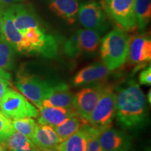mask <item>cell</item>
<instances>
[{"label": "cell", "instance_id": "obj_36", "mask_svg": "<svg viewBox=\"0 0 151 151\" xmlns=\"http://www.w3.org/2000/svg\"><path fill=\"white\" fill-rule=\"evenodd\" d=\"M43 151H58L57 150H43Z\"/></svg>", "mask_w": 151, "mask_h": 151}, {"label": "cell", "instance_id": "obj_19", "mask_svg": "<svg viewBox=\"0 0 151 151\" xmlns=\"http://www.w3.org/2000/svg\"><path fill=\"white\" fill-rule=\"evenodd\" d=\"M87 137L86 134L79 129L58 146V151H86Z\"/></svg>", "mask_w": 151, "mask_h": 151}, {"label": "cell", "instance_id": "obj_25", "mask_svg": "<svg viewBox=\"0 0 151 151\" xmlns=\"http://www.w3.org/2000/svg\"><path fill=\"white\" fill-rule=\"evenodd\" d=\"M12 123L15 131L20 132L29 139H31L37 124L32 118L16 119L12 120Z\"/></svg>", "mask_w": 151, "mask_h": 151}, {"label": "cell", "instance_id": "obj_7", "mask_svg": "<svg viewBox=\"0 0 151 151\" xmlns=\"http://www.w3.org/2000/svg\"><path fill=\"white\" fill-rule=\"evenodd\" d=\"M78 19L86 27L97 31L99 34L107 29V20L102 4L90 1L82 4L78 8Z\"/></svg>", "mask_w": 151, "mask_h": 151}, {"label": "cell", "instance_id": "obj_26", "mask_svg": "<svg viewBox=\"0 0 151 151\" xmlns=\"http://www.w3.org/2000/svg\"><path fill=\"white\" fill-rule=\"evenodd\" d=\"M14 131L12 120L0 113V143L4 142Z\"/></svg>", "mask_w": 151, "mask_h": 151}, {"label": "cell", "instance_id": "obj_37", "mask_svg": "<svg viewBox=\"0 0 151 151\" xmlns=\"http://www.w3.org/2000/svg\"><path fill=\"white\" fill-rule=\"evenodd\" d=\"M10 151H16V150H10Z\"/></svg>", "mask_w": 151, "mask_h": 151}, {"label": "cell", "instance_id": "obj_17", "mask_svg": "<svg viewBox=\"0 0 151 151\" xmlns=\"http://www.w3.org/2000/svg\"><path fill=\"white\" fill-rule=\"evenodd\" d=\"M48 8L57 16L72 24L76 20L79 6L77 0H51Z\"/></svg>", "mask_w": 151, "mask_h": 151}, {"label": "cell", "instance_id": "obj_22", "mask_svg": "<svg viewBox=\"0 0 151 151\" xmlns=\"http://www.w3.org/2000/svg\"><path fill=\"white\" fill-rule=\"evenodd\" d=\"M15 48L6 41L2 34L0 35V68L11 70L14 65Z\"/></svg>", "mask_w": 151, "mask_h": 151}, {"label": "cell", "instance_id": "obj_13", "mask_svg": "<svg viewBox=\"0 0 151 151\" xmlns=\"http://www.w3.org/2000/svg\"><path fill=\"white\" fill-rule=\"evenodd\" d=\"M39 111L38 123L48 124L52 127L63 123L70 117L78 115L74 109L61 107L41 106L39 108Z\"/></svg>", "mask_w": 151, "mask_h": 151}, {"label": "cell", "instance_id": "obj_34", "mask_svg": "<svg viewBox=\"0 0 151 151\" xmlns=\"http://www.w3.org/2000/svg\"><path fill=\"white\" fill-rule=\"evenodd\" d=\"M148 102L149 104L151 103V90H149L148 94Z\"/></svg>", "mask_w": 151, "mask_h": 151}, {"label": "cell", "instance_id": "obj_21", "mask_svg": "<svg viewBox=\"0 0 151 151\" xmlns=\"http://www.w3.org/2000/svg\"><path fill=\"white\" fill-rule=\"evenodd\" d=\"M6 150H27L35 146L31 139L24 136L20 132L14 131L6 140L0 143Z\"/></svg>", "mask_w": 151, "mask_h": 151}, {"label": "cell", "instance_id": "obj_1", "mask_svg": "<svg viewBox=\"0 0 151 151\" xmlns=\"http://www.w3.org/2000/svg\"><path fill=\"white\" fill-rule=\"evenodd\" d=\"M116 94V117L120 125L130 129L143 127L148 119V106L139 84L130 80Z\"/></svg>", "mask_w": 151, "mask_h": 151}, {"label": "cell", "instance_id": "obj_3", "mask_svg": "<svg viewBox=\"0 0 151 151\" xmlns=\"http://www.w3.org/2000/svg\"><path fill=\"white\" fill-rule=\"evenodd\" d=\"M0 111L4 116L11 120L37 118L39 116V109L22 94L12 88H8L0 101Z\"/></svg>", "mask_w": 151, "mask_h": 151}, {"label": "cell", "instance_id": "obj_2", "mask_svg": "<svg viewBox=\"0 0 151 151\" xmlns=\"http://www.w3.org/2000/svg\"><path fill=\"white\" fill-rule=\"evenodd\" d=\"M129 38L121 28H116L104 37L101 43L103 64L110 71L125 63L129 50Z\"/></svg>", "mask_w": 151, "mask_h": 151}, {"label": "cell", "instance_id": "obj_12", "mask_svg": "<svg viewBox=\"0 0 151 151\" xmlns=\"http://www.w3.org/2000/svg\"><path fill=\"white\" fill-rule=\"evenodd\" d=\"M30 139L33 144L41 151L57 150L62 142L53 127L48 124L39 123H37Z\"/></svg>", "mask_w": 151, "mask_h": 151}, {"label": "cell", "instance_id": "obj_14", "mask_svg": "<svg viewBox=\"0 0 151 151\" xmlns=\"http://www.w3.org/2000/svg\"><path fill=\"white\" fill-rule=\"evenodd\" d=\"M1 15L3 18L1 34L6 41L12 45L15 50L21 53L27 54V46L24 37L15 25L10 11L8 9Z\"/></svg>", "mask_w": 151, "mask_h": 151}, {"label": "cell", "instance_id": "obj_30", "mask_svg": "<svg viewBox=\"0 0 151 151\" xmlns=\"http://www.w3.org/2000/svg\"><path fill=\"white\" fill-rule=\"evenodd\" d=\"M9 86V81L5 78H0V101L2 99Z\"/></svg>", "mask_w": 151, "mask_h": 151}, {"label": "cell", "instance_id": "obj_32", "mask_svg": "<svg viewBox=\"0 0 151 151\" xmlns=\"http://www.w3.org/2000/svg\"><path fill=\"white\" fill-rule=\"evenodd\" d=\"M16 151H41L40 149L37 148L36 146H34L33 148L27 149V150H16Z\"/></svg>", "mask_w": 151, "mask_h": 151}, {"label": "cell", "instance_id": "obj_29", "mask_svg": "<svg viewBox=\"0 0 151 151\" xmlns=\"http://www.w3.org/2000/svg\"><path fill=\"white\" fill-rule=\"evenodd\" d=\"M23 1L24 0H0V14H2L12 6Z\"/></svg>", "mask_w": 151, "mask_h": 151}, {"label": "cell", "instance_id": "obj_27", "mask_svg": "<svg viewBox=\"0 0 151 151\" xmlns=\"http://www.w3.org/2000/svg\"><path fill=\"white\" fill-rule=\"evenodd\" d=\"M65 52L71 58H76L81 54L76 32L73 34L70 39L66 42L65 45Z\"/></svg>", "mask_w": 151, "mask_h": 151}, {"label": "cell", "instance_id": "obj_9", "mask_svg": "<svg viewBox=\"0 0 151 151\" xmlns=\"http://www.w3.org/2000/svg\"><path fill=\"white\" fill-rule=\"evenodd\" d=\"M98 140L103 151H129L132 145L129 135L111 126L99 132Z\"/></svg>", "mask_w": 151, "mask_h": 151}, {"label": "cell", "instance_id": "obj_31", "mask_svg": "<svg viewBox=\"0 0 151 151\" xmlns=\"http://www.w3.org/2000/svg\"><path fill=\"white\" fill-rule=\"evenodd\" d=\"M0 78H5V79H6V80L10 81L11 80V75L9 73L6 72L4 69H1V68H0Z\"/></svg>", "mask_w": 151, "mask_h": 151}, {"label": "cell", "instance_id": "obj_23", "mask_svg": "<svg viewBox=\"0 0 151 151\" xmlns=\"http://www.w3.org/2000/svg\"><path fill=\"white\" fill-rule=\"evenodd\" d=\"M151 0H136L135 14L137 26L143 31L148 24L151 17Z\"/></svg>", "mask_w": 151, "mask_h": 151}, {"label": "cell", "instance_id": "obj_8", "mask_svg": "<svg viewBox=\"0 0 151 151\" xmlns=\"http://www.w3.org/2000/svg\"><path fill=\"white\" fill-rule=\"evenodd\" d=\"M105 88L104 86L85 88L74 95L73 108L81 118L88 121Z\"/></svg>", "mask_w": 151, "mask_h": 151}, {"label": "cell", "instance_id": "obj_10", "mask_svg": "<svg viewBox=\"0 0 151 151\" xmlns=\"http://www.w3.org/2000/svg\"><path fill=\"white\" fill-rule=\"evenodd\" d=\"M127 58L132 65L143 67L151 60V40L148 36L135 35L129 39Z\"/></svg>", "mask_w": 151, "mask_h": 151}, {"label": "cell", "instance_id": "obj_4", "mask_svg": "<svg viewBox=\"0 0 151 151\" xmlns=\"http://www.w3.org/2000/svg\"><path fill=\"white\" fill-rule=\"evenodd\" d=\"M116 94L112 88L106 87L97 106L90 115L88 123L99 131L111 126L116 116Z\"/></svg>", "mask_w": 151, "mask_h": 151}, {"label": "cell", "instance_id": "obj_35", "mask_svg": "<svg viewBox=\"0 0 151 151\" xmlns=\"http://www.w3.org/2000/svg\"><path fill=\"white\" fill-rule=\"evenodd\" d=\"M0 151H7V150L4 147H3L1 144H0Z\"/></svg>", "mask_w": 151, "mask_h": 151}, {"label": "cell", "instance_id": "obj_15", "mask_svg": "<svg viewBox=\"0 0 151 151\" xmlns=\"http://www.w3.org/2000/svg\"><path fill=\"white\" fill-rule=\"evenodd\" d=\"M9 10L12 15L15 25L22 35L29 28L41 27L33 11L25 5L16 4Z\"/></svg>", "mask_w": 151, "mask_h": 151}, {"label": "cell", "instance_id": "obj_20", "mask_svg": "<svg viewBox=\"0 0 151 151\" xmlns=\"http://www.w3.org/2000/svg\"><path fill=\"white\" fill-rule=\"evenodd\" d=\"M86 122H87L86 120L81 118L78 115H76L70 117L63 123L53 128L60 140L63 141L78 131L82 124Z\"/></svg>", "mask_w": 151, "mask_h": 151}, {"label": "cell", "instance_id": "obj_38", "mask_svg": "<svg viewBox=\"0 0 151 151\" xmlns=\"http://www.w3.org/2000/svg\"><path fill=\"white\" fill-rule=\"evenodd\" d=\"M0 113H1V111H0Z\"/></svg>", "mask_w": 151, "mask_h": 151}, {"label": "cell", "instance_id": "obj_18", "mask_svg": "<svg viewBox=\"0 0 151 151\" xmlns=\"http://www.w3.org/2000/svg\"><path fill=\"white\" fill-rule=\"evenodd\" d=\"M81 53H93L97 50L101 42L100 34L94 30L86 29L76 32Z\"/></svg>", "mask_w": 151, "mask_h": 151}, {"label": "cell", "instance_id": "obj_5", "mask_svg": "<svg viewBox=\"0 0 151 151\" xmlns=\"http://www.w3.org/2000/svg\"><path fill=\"white\" fill-rule=\"evenodd\" d=\"M15 86L24 97L39 108L52 85L36 76L18 73Z\"/></svg>", "mask_w": 151, "mask_h": 151}, {"label": "cell", "instance_id": "obj_24", "mask_svg": "<svg viewBox=\"0 0 151 151\" xmlns=\"http://www.w3.org/2000/svg\"><path fill=\"white\" fill-rule=\"evenodd\" d=\"M80 129L86 134L87 137L86 151H103L98 140L99 130L92 127L88 122H84Z\"/></svg>", "mask_w": 151, "mask_h": 151}, {"label": "cell", "instance_id": "obj_6", "mask_svg": "<svg viewBox=\"0 0 151 151\" xmlns=\"http://www.w3.org/2000/svg\"><path fill=\"white\" fill-rule=\"evenodd\" d=\"M136 0H105V8L124 32L138 27L135 14Z\"/></svg>", "mask_w": 151, "mask_h": 151}, {"label": "cell", "instance_id": "obj_11", "mask_svg": "<svg viewBox=\"0 0 151 151\" xmlns=\"http://www.w3.org/2000/svg\"><path fill=\"white\" fill-rule=\"evenodd\" d=\"M74 95L67 85L62 83L52 85L41 106L61 107L65 109L73 108Z\"/></svg>", "mask_w": 151, "mask_h": 151}, {"label": "cell", "instance_id": "obj_16", "mask_svg": "<svg viewBox=\"0 0 151 151\" xmlns=\"http://www.w3.org/2000/svg\"><path fill=\"white\" fill-rule=\"evenodd\" d=\"M110 70L103 63L96 62L77 73L73 79V84L76 86L90 84L106 78Z\"/></svg>", "mask_w": 151, "mask_h": 151}, {"label": "cell", "instance_id": "obj_33", "mask_svg": "<svg viewBox=\"0 0 151 151\" xmlns=\"http://www.w3.org/2000/svg\"><path fill=\"white\" fill-rule=\"evenodd\" d=\"M2 25H3V18L2 15L0 14V35L1 33V30H2Z\"/></svg>", "mask_w": 151, "mask_h": 151}, {"label": "cell", "instance_id": "obj_28", "mask_svg": "<svg viewBox=\"0 0 151 151\" xmlns=\"http://www.w3.org/2000/svg\"><path fill=\"white\" fill-rule=\"evenodd\" d=\"M139 83L141 85L150 86L151 84V68L149 67L140 73L139 76Z\"/></svg>", "mask_w": 151, "mask_h": 151}]
</instances>
